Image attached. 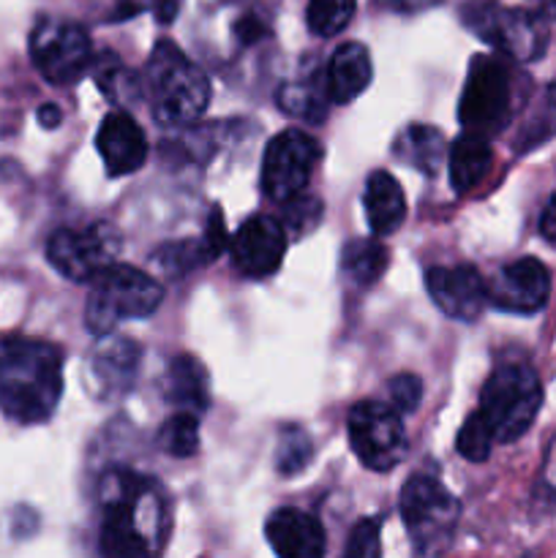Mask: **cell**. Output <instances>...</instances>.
Instances as JSON below:
<instances>
[{
	"label": "cell",
	"instance_id": "cell-1",
	"mask_svg": "<svg viewBox=\"0 0 556 558\" xmlns=\"http://www.w3.org/2000/svg\"><path fill=\"white\" fill-rule=\"evenodd\" d=\"M101 550L107 556L156 554L167 532L161 488L131 469H112L101 480Z\"/></svg>",
	"mask_w": 556,
	"mask_h": 558
},
{
	"label": "cell",
	"instance_id": "cell-2",
	"mask_svg": "<svg viewBox=\"0 0 556 558\" xmlns=\"http://www.w3.org/2000/svg\"><path fill=\"white\" fill-rule=\"evenodd\" d=\"M63 396V354L38 338H0V409L9 420L36 425L52 417Z\"/></svg>",
	"mask_w": 556,
	"mask_h": 558
},
{
	"label": "cell",
	"instance_id": "cell-3",
	"mask_svg": "<svg viewBox=\"0 0 556 558\" xmlns=\"http://www.w3.org/2000/svg\"><path fill=\"white\" fill-rule=\"evenodd\" d=\"M153 114L161 125L194 123L210 101V82L172 41H158L145 69Z\"/></svg>",
	"mask_w": 556,
	"mask_h": 558
},
{
	"label": "cell",
	"instance_id": "cell-4",
	"mask_svg": "<svg viewBox=\"0 0 556 558\" xmlns=\"http://www.w3.org/2000/svg\"><path fill=\"white\" fill-rule=\"evenodd\" d=\"M164 300V287L140 267L112 262L90 281L85 325L96 336H107L123 319H147Z\"/></svg>",
	"mask_w": 556,
	"mask_h": 558
},
{
	"label": "cell",
	"instance_id": "cell-5",
	"mask_svg": "<svg viewBox=\"0 0 556 558\" xmlns=\"http://www.w3.org/2000/svg\"><path fill=\"white\" fill-rule=\"evenodd\" d=\"M543 407V385L527 363L499 365L480 392V409L499 445L521 439Z\"/></svg>",
	"mask_w": 556,
	"mask_h": 558
},
{
	"label": "cell",
	"instance_id": "cell-6",
	"mask_svg": "<svg viewBox=\"0 0 556 558\" xmlns=\"http://www.w3.org/2000/svg\"><path fill=\"white\" fill-rule=\"evenodd\" d=\"M512 118V71L496 54H474L463 85L458 120L463 131L491 140Z\"/></svg>",
	"mask_w": 556,
	"mask_h": 558
},
{
	"label": "cell",
	"instance_id": "cell-7",
	"mask_svg": "<svg viewBox=\"0 0 556 558\" xmlns=\"http://www.w3.org/2000/svg\"><path fill=\"white\" fill-rule=\"evenodd\" d=\"M461 20L474 36L518 63L540 60L548 49V25L540 11L507 9L499 3L463 5Z\"/></svg>",
	"mask_w": 556,
	"mask_h": 558
},
{
	"label": "cell",
	"instance_id": "cell-8",
	"mask_svg": "<svg viewBox=\"0 0 556 558\" xmlns=\"http://www.w3.org/2000/svg\"><path fill=\"white\" fill-rule=\"evenodd\" d=\"M401 518L414 550L423 556H436L450 548L461 518V505L439 480L418 474L403 485Z\"/></svg>",
	"mask_w": 556,
	"mask_h": 558
},
{
	"label": "cell",
	"instance_id": "cell-9",
	"mask_svg": "<svg viewBox=\"0 0 556 558\" xmlns=\"http://www.w3.org/2000/svg\"><path fill=\"white\" fill-rule=\"evenodd\" d=\"M31 58L44 80L71 85L93 65L90 36L76 22L44 16L31 33Z\"/></svg>",
	"mask_w": 556,
	"mask_h": 558
},
{
	"label": "cell",
	"instance_id": "cell-10",
	"mask_svg": "<svg viewBox=\"0 0 556 558\" xmlns=\"http://www.w3.org/2000/svg\"><path fill=\"white\" fill-rule=\"evenodd\" d=\"M349 445L371 472H390L403 461L407 430L401 412L379 401H360L349 412Z\"/></svg>",
	"mask_w": 556,
	"mask_h": 558
},
{
	"label": "cell",
	"instance_id": "cell-11",
	"mask_svg": "<svg viewBox=\"0 0 556 558\" xmlns=\"http://www.w3.org/2000/svg\"><path fill=\"white\" fill-rule=\"evenodd\" d=\"M322 158V147L314 136L298 129H287L273 136L262 161V189L273 202H283L303 194Z\"/></svg>",
	"mask_w": 556,
	"mask_h": 558
},
{
	"label": "cell",
	"instance_id": "cell-12",
	"mask_svg": "<svg viewBox=\"0 0 556 558\" xmlns=\"http://www.w3.org/2000/svg\"><path fill=\"white\" fill-rule=\"evenodd\" d=\"M118 251V232L109 223H93L85 232L74 229L55 232L47 243V259L69 281L90 283L104 267L112 265Z\"/></svg>",
	"mask_w": 556,
	"mask_h": 558
},
{
	"label": "cell",
	"instance_id": "cell-13",
	"mask_svg": "<svg viewBox=\"0 0 556 558\" xmlns=\"http://www.w3.org/2000/svg\"><path fill=\"white\" fill-rule=\"evenodd\" d=\"M488 303L510 314H537L551 298V272L534 256L510 262L488 283Z\"/></svg>",
	"mask_w": 556,
	"mask_h": 558
},
{
	"label": "cell",
	"instance_id": "cell-14",
	"mask_svg": "<svg viewBox=\"0 0 556 558\" xmlns=\"http://www.w3.org/2000/svg\"><path fill=\"white\" fill-rule=\"evenodd\" d=\"M425 287L436 308L450 319L474 322L488 305V287L472 265L431 267L425 272Z\"/></svg>",
	"mask_w": 556,
	"mask_h": 558
},
{
	"label": "cell",
	"instance_id": "cell-15",
	"mask_svg": "<svg viewBox=\"0 0 556 558\" xmlns=\"http://www.w3.org/2000/svg\"><path fill=\"white\" fill-rule=\"evenodd\" d=\"M287 254V229L270 216H254L232 240V265L245 278H267L281 267Z\"/></svg>",
	"mask_w": 556,
	"mask_h": 558
},
{
	"label": "cell",
	"instance_id": "cell-16",
	"mask_svg": "<svg viewBox=\"0 0 556 558\" xmlns=\"http://www.w3.org/2000/svg\"><path fill=\"white\" fill-rule=\"evenodd\" d=\"M265 537L281 558H319L327 550L322 523L294 507H283L267 518Z\"/></svg>",
	"mask_w": 556,
	"mask_h": 558
},
{
	"label": "cell",
	"instance_id": "cell-17",
	"mask_svg": "<svg viewBox=\"0 0 556 558\" xmlns=\"http://www.w3.org/2000/svg\"><path fill=\"white\" fill-rule=\"evenodd\" d=\"M96 145L104 158V167L112 178L136 172L147 158L145 134H142L140 123L125 112H109L104 118Z\"/></svg>",
	"mask_w": 556,
	"mask_h": 558
},
{
	"label": "cell",
	"instance_id": "cell-18",
	"mask_svg": "<svg viewBox=\"0 0 556 558\" xmlns=\"http://www.w3.org/2000/svg\"><path fill=\"white\" fill-rule=\"evenodd\" d=\"M363 207L371 232L379 234V238L398 232V227L407 218V199H403L401 185L385 169H376L365 180Z\"/></svg>",
	"mask_w": 556,
	"mask_h": 558
},
{
	"label": "cell",
	"instance_id": "cell-19",
	"mask_svg": "<svg viewBox=\"0 0 556 558\" xmlns=\"http://www.w3.org/2000/svg\"><path fill=\"white\" fill-rule=\"evenodd\" d=\"M371 54L363 44L347 41L333 52L327 65V87L333 104H349L371 85Z\"/></svg>",
	"mask_w": 556,
	"mask_h": 558
},
{
	"label": "cell",
	"instance_id": "cell-20",
	"mask_svg": "<svg viewBox=\"0 0 556 558\" xmlns=\"http://www.w3.org/2000/svg\"><path fill=\"white\" fill-rule=\"evenodd\" d=\"M164 396L172 407L185 409V412L202 414L210 403V390H207V371L191 354H178L167 368V387Z\"/></svg>",
	"mask_w": 556,
	"mask_h": 558
},
{
	"label": "cell",
	"instance_id": "cell-21",
	"mask_svg": "<svg viewBox=\"0 0 556 558\" xmlns=\"http://www.w3.org/2000/svg\"><path fill=\"white\" fill-rule=\"evenodd\" d=\"M140 363V349L129 338H107L93 354V374L101 385L104 396L109 392H123L131 387Z\"/></svg>",
	"mask_w": 556,
	"mask_h": 558
},
{
	"label": "cell",
	"instance_id": "cell-22",
	"mask_svg": "<svg viewBox=\"0 0 556 558\" xmlns=\"http://www.w3.org/2000/svg\"><path fill=\"white\" fill-rule=\"evenodd\" d=\"M276 104L289 114V118L322 123L333 104L330 87H327V74L300 76V80L283 82L276 90Z\"/></svg>",
	"mask_w": 556,
	"mask_h": 558
},
{
	"label": "cell",
	"instance_id": "cell-23",
	"mask_svg": "<svg viewBox=\"0 0 556 558\" xmlns=\"http://www.w3.org/2000/svg\"><path fill=\"white\" fill-rule=\"evenodd\" d=\"M392 153H396L398 161L409 163V167L418 169V172L434 178V174L439 172L442 161H445L447 140L439 129H434V125L414 123L398 134Z\"/></svg>",
	"mask_w": 556,
	"mask_h": 558
},
{
	"label": "cell",
	"instance_id": "cell-24",
	"mask_svg": "<svg viewBox=\"0 0 556 558\" xmlns=\"http://www.w3.org/2000/svg\"><path fill=\"white\" fill-rule=\"evenodd\" d=\"M491 161H494V153H491L488 140L463 131L450 145V161H447L450 185L458 194H467L469 189H474L488 174Z\"/></svg>",
	"mask_w": 556,
	"mask_h": 558
},
{
	"label": "cell",
	"instance_id": "cell-25",
	"mask_svg": "<svg viewBox=\"0 0 556 558\" xmlns=\"http://www.w3.org/2000/svg\"><path fill=\"white\" fill-rule=\"evenodd\" d=\"M387 262V248L376 240H349L341 251V270L358 287H371V283L379 281V276L385 272Z\"/></svg>",
	"mask_w": 556,
	"mask_h": 558
},
{
	"label": "cell",
	"instance_id": "cell-26",
	"mask_svg": "<svg viewBox=\"0 0 556 558\" xmlns=\"http://www.w3.org/2000/svg\"><path fill=\"white\" fill-rule=\"evenodd\" d=\"M158 447L172 458H191L200 450V420L194 412L169 417L158 430Z\"/></svg>",
	"mask_w": 556,
	"mask_h": 558
},
{
	"label": "cell",
	"instance_id": "cell-27",
	"mask_svg": "<svg viewBox=\"0 0 556 558\" xmlns=\"http://www.w3.org/2000/svg\"><path fill=\"white\" fill-rule=\"evenodd\" d=\"M314 458V445H311V436L305 434L298 425H289L278 436V450H276V469L283 477H292V474L303 472L305 466Z\"/></svg>",
	"mask_w": 556,
	"mask_h": 558
},
{
	"label": "cell",
	"instance_id": "cell-28",
	"mask_svg": "<svg viewBox=\"0 0 556 558\" xmlns=\"http://www.w3.org/2000/svg\"><path fill=\"white\" fill-rule=\"evenodd\" d=\"M354 0H309V27L314 36L330 38L352 22Z\"/></svg>",
	"mask_w": 556,
	"mask_h": 558
},
{
	"label": "cell",
	"instance_id": "cell-29",
	"mask_svg": "<svg viewBox=\"0 0 556 558\" xmlns=\"http://www.w3.org/2000/svg\"><path fill=\"white\" fill-rule=\"evenodd\" d=\"M456 445H458V452L472 463H483L485 458L491 456L496 439H494V430H491L488 423L483 420V414L480 412L469 414L467 423H463L461 430H458Z\"/></svg>",
	"mask_w": 556,
	"mask_h": 558
},
{
	"label": "cell",
	"instance_id": "cell-30",
	"mask_svg": "<svg viewBox=\"0 0 556 558\" xmlns=\"http://www.w3.org/2000/svg\"><path fill=\"white\" fill-rule=\"evenodd\" d=\"M93 71H96V82L109 98L120 101V98H134L136 96V80L114 60V54L104 58H93Z\"/></svg>",
	"mask_w": 556,
	"mask_h": 558
},
{
	"label": "cell",
	"instance_id": "cell-31",
	"mask_svg": "<svg viewBox=\"0 0 556 558\" xmlns=\"http://www.w3.org/2000/svg\"><path fill=\"white\" fill-rule=\"evenodd\" d=\"M322 213H325V207L316 196L294 194L283 199V227L294 234H309L322 221Z\"/></svg>",
	"mask_w": 556,
	"mask_h": 558
},
{
	"label": "cell",
	"instance_id": "cell-32",
	"mask_svg": "<svg viewBox=\"0 0 556 558\" xmlns=\"http://www.w3.org/2000/svg\"><path fill=\"white\" fill-rule=\"evenodd\" d=\"M387 392H390V403L398 412H414L423 401V381L414 374H398L387 381Z\"/></svg>",
	"mask_w": 556,
	"mask_h": 558
},
{
	"label": "cell",
	"instance_id": "cell-33",
	"mask_svg": "<svg viewBox=\"0 0 556 558\" xmlns=\"http://www.w3.org/2000/svg\"><path fill=\"white\" fill-rule=\"evenodd\" d=\"M382 554L379 545V523L376 521H360L352 529L347 543L349 558H376Z\"/></svg>",
	"mask_w": 556,
	"mask_h": 558
},
{
	"label": "cell",
	"instance_id": "cell-34",
	"mask_svg": "<svg viewBox=\"0 0 556 558\" xmlns=\"http://www.w3.org/2000/svg\"><path fill=\"white\" fill-rule=\"evenodd\" d=\"M202 248H205L207 262H216L221 256V251L227 248V223H223L221 207H213L210 216H207L205 234H202Z\"/></svg>",
	"mask_w": 556,
	"mask_h": 558
},
{
	"label": "cell",
	"instance_id": "cell-35",
	"mask_svg": "<svg viewBox=\"0 0 556 558\" xmlns=\"http://www.w3.org/2000/svg\"><path fill=\"white\" fill-rule=\"evenodd\" d=\"M540 234H543V240L548 245H554L556 248V194L551 196L548 205H545L543 216H540Z\"/></svg>",
	"mask_w": 556,
	"mask_h": 558
},
{
	"label": "cell",
	"instance_id": "cell-36",
	"mask_svg": "<svg viewBox=\"0 0 556 558\" xmlns=\"http://www.w3.org/2000/svg\"><path fill=\"white\" fill-rule=\"evenodd\" d=\"M385 9L390 11H401V14H414V11H423V9H431V5H436L439 0H379Z\"/></svg>",
	"mask_w": 556,
	"mask_h": 558
},
{
	"label": "cell",
	"instance_id": "cell-37",
	"mask_svg": "<svg viewBox=\"0 0 556 558\" xmlns=\"http://www.w3.org/2000/svg\"><path fill=\"white\" fill-rule=\"evenodd\" d=\"M36 114L38 123H41L44 129H58L60 120H63V112H60V107H55V104H41Z\"/></svg>",
	"mask_w": 556,
	"mask_h": 558
},
{
	"label": "cell",
	"instance_id": "cell-38",
	"mask_svg": "<svg viewBox=\"0 0 556 558\" xmlns=\"http://www.w3.org/2000/svg\"><path fill=\"white\" fill-rule=\"evenodd\" d=\"M238 31H240V36L245 38V41H254V38H259V33H265L256 20H243L238 25Z\"/></svg>",
	"mask_w": 556,
	"mask_h": 558
},
{
	"label": "cell",
	"instance_id": "cell-39",
	"mask_svg": "<svg viewBox=\"0 0 556 558\" xmlns=\"http://www.w3.org/2000/svg\"><path fill=\"white\" fill-rule=\"evenodd\" d=\"M529 3L534 5V11H540V14L545 16H554L556 20V0H529Z\"/></svg>",
	"mask_w": 556,
	"mask_h": 558
},
{
	"label": "cell",
	"instance_id": "cell-40",
	"mask_svg": "<svg viewBox=\"0 0 556 558\" xmlns=\"http://www.w3.org/2000/svg\"><path fill=\"white\" fill-rule=\"evenodd\" d=\"M123 3H125V9H129V16H131V14H134V11H140L142 5L147 3V0H123Z\"/></svg>",
	"mask_w": 556,
	"mask_h": 558
},
{
	"label": "cell",
	"instance_id": "cell-41",
	"mask_svg": "<svg viewBox=\"0 0 556 558\" xmlns=\"http://www.w3.org/2000/svg\"><path fill=\"white\" fill-rule=\"evenodd\" d=\"M548 101L556 107V80L548 85Z\"/></svg>",
	"mask_w": 556,
	"mask_h": 558
}]
</instances>
